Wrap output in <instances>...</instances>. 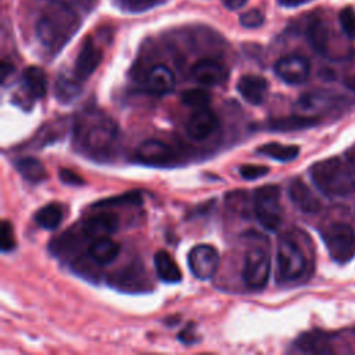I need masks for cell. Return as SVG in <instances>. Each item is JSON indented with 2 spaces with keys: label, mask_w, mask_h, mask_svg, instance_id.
Returning a JSON list of instances; mask_svg holds the SVG:
<instances>
[{
  "label": "cell",
  "mask_w": 355,
  "mask_h": 355,
  "mask_svg": "<svg viewBox=\"0 0 355 355\" xmlns=\"http://www.w3.org/2000/svg\"><path fill=\"white\" fill-rule=\"evenodd\" d=\"M116 136V122L103 110L85 108L73 121V143L89 155H100L108 151Z\"/></svg>",
  "instance_id": "1"
},
{
  "label": "cell",
  "mask_w": 355,
  "mask_h": 355,
  "mask_svg": "<svg viewBox=\"0 0 355 355\" xmlns=\"http://www.w3.org/2000/svg\"><path fill=\"white\" fill-rule=\"evenodd\" d=\"M79 17L72 7L49 0V6L36 22L35 36L47 51L58 53L79 29Z\"/></svg>",
  "instance_id": "2"
},
{
  "label": "cell",
  "mask_w": 355,
  "mask_h": 355,
  "mask_svg": "<svg viewBox=\"0 0 355 355\" xmlns=\"http://www.w3.org/2000/svg\"><path fill=\"white\" fill-rule=\"evenodd\" d=\"M309 175L316 189L329 197L355 193V162L348 155L319 161L311 166Z\"/></svg>",
  "instance_id": "3"
},
{
  "label": "cell",
  "mask_w": 355,
  "mask_h": 355,
  "mask_svg": "<svg viewBox=\"0 0 355 355\" xmlns=\"http://www.w3.org/2000/svg\"><path fill=\"white\" fill-rule=\"evenodd\" d=\"M254 214L259 225L268 232H276L283 219L280 205V189L276 184L261 186L254 193Z\"/></svg>",
  "instance_id": "4"
},
{
  "label": "cell",
  "mask_w": 355,
  "mask_h": 355,
  "mask_svg": "<svg viewBox=\"0 0 355 355\" xmlns=\"http://www.w3.org/2000/svg\"><path fill=\"white\" fill-rule=\"evenodd\" d=\"M276 259L279 276L286 282H295L308 270V258L302 247L290 236L279 240Z\"/></svg>",
  "instance_id": "5"
},
{
  "label": "cell",
  "mask_w": 355,
  "mask_h": 355,
  "mask_svg": "<svg viewBox=\"0 0 355 355\" xmlns=\"http://www.w3.org/2000/svg\"><path fill=\"white\" fill-rule=\"evenodd\" d=\"M322 239L331 259L337 263H347L355 255V232L351 225L334 222L322 230Z\"/></svg>",
  "instance_id": "6"
},
{
  "label": "cell",
  "mask_w": 355,
  "mask_h": 355,
  "mask_svg": "<svg viewBox=\"0 0 355 355\" xmlns=\"http://www.w3.org/2000/svg\"><path fill=\"white\" fill-rule=\"evenodd\" d=\"M270 275V257L262 247H252L245 252L241 277L250 288H263Z\"/></svg>",
  "instance_id": "7"
},
{
  "label": "cell",
  "mask_w": 355,
  "mask_h": 355,
  "mask_svg": "<svg viewBox=\"0 0 355 355\" xmlns=\"http://www.w3.org/2000/svg\"><path fill=\"white\" fill-rule=\"evenodd\" d=\"M187 263L191 273L200 280L211 279L219 265V252L214 245H194L187 255Z\"/></svg>",
  "instance_id": "8"
},
{
  "label": "cell",
  "mask_w": 355,
  "mask_h": 355,
  "mask_svg": "<svg viewBox=\"0 0 355 355\" xmlns=\"http://www.w3.org/2000/svg\"><path fill=\"white\" fill-rule=\"evenodd\" d=\"M136 159L147 166H168L175 162L176 154L165 141L147 139L137 146Z\"/></svg>",
  "instance_id": "9"
},
{
  "label": "cell",
  "mask_w": 355,
  "mask_h": 355,
  "mask_svg": "<svg viewBox=\"0 0 355 355\" xmlns=\"http://www.w3.org/2000/svg\"><path fill=\"white\" fill-rule=\"evenodd\" d=\"M311 72V64L306 57L290 54L279 58L275 64V73L288 85L304 83Z\"/></svg>",
  "instance_id": "10"
},
{
  "label": "cell",
  "mask_w": 355,
  "mask_h": 355,
  "mask_svg": "<svg viewBox=\"0 0 355 355\" xmlns=\"http://www.w3.org/2000/svg\"><path fill=\"white\" fill-rule=\"evenodd\" d=\"M103 58L101 49L94 43L93 37H86L82 43V47L78 53L75 67H73V76L80 83L85 82L90 75L97 69Z\"/></svg>",
  "instance_id": "11"
},
{
  "label": "cell",
  "mask_w": 355,
  "mask_h": 355,
  "mask_svg": "<svg viewBox=\"0 0 355 355\" xmlns=\"http://www.w3.org/2000/svg\"><path fill=\"white\" fill-rule=\"evenodd\" d=\"M219 126V119L208 107L197 108L189 116L186 123L187 135L194 140H204L209 137Z\"/></svg>",
  "instance_id": "12"
},
{
  "label": "cell",
  "mask_w": 355,
  "mask_h": 355,
  "mask_svg": "<svg viewBox=\"0 0 355 355\" xmlns=\"http://www.w3.org/2000/svg\"><path fill=\"white\" fill-rule=\"evenodd\" d=\"M227 68L222 62L211 58H202L191 68V78L197 83L208 87L222 85L227 79Z\"/></svg>",
  "instance_id": "13"
},
{
  "label": "cell",
  "mask_w": 355,
  "mask_h": 355,
  "mask_svg": "<svg viewBox=\"0 0 355 355\" xmlns=\"http://www.w3.org/2000/svg\"><path fill=\"white\" fill-rule=\"evenodd\" d=\"M119 226V218L116 214L104 211L96 214L82 223L80 233L86 240H94L98 237L111 236Z\"/></svg>",
  "instance_id": "14"
},
{
  "label": "cell",
  "mask_w": 355,
  "mask_h": 355,
  "mask_svg": "<svg viewBox=\"0 0 355 355\" xmlns=\"http://www.w3.org/2000/svg\"><path fill=\"white\" fill-rule=\"evenodd\" d=\"M237 92L240 96L250 104L252 105H259L263 103L266 94H268V87L269 83L265 78L259 75H243L237 80Z\"/></svg>",
  "instance_id": "15"
},
{
  "label": "cell",
  "mask_w": 355,
  "mask_h": 355,
  "mask_svg": "<svg viewBox=\"0 0 355 355\" xmlns=\"http://www.w3.org/2000/svg\"><path fill=\"white\" fill-rule=\"evenodd\" d=\"M288 197L291 202L304 214H316L322 208L319 198L301 179H294L290 183Z\"/></svg>",
  "instance_id": "16"
},
{
  "label": "cell",
  "mask_w": 355,
  "mask_h": 355,
  "mask_svg": "<svg viewBox=\"0 0 355 355\" xmlns=\"http://www.w3.org/2000/svg\"><path fill=\"white\" fill-rule=\"evenodd\" d=\"M175 83V73L164 64L154 65L146 75V89L157 96L171 93Z\"/></svg>",
  "instance_id": "17"
},
{
  "label": "cell",
  "mask_w": 355,
  "mask_h": 355,
  "mask_svg": "<svg viewBox=\"0 0 355 355\" xmlns=\"http://www.w3.org/2000/svg\"><path fill=\"white\" fill-rule=\"evenodd\" d=\"M89 257L97 265H108L116 259L121 251V245L110 236L98 237L89 244Z\"/></svg>",
  "instance_id": "18"
},
{
  "label": "cell",
  "mask_w": 355,
  "mask_h": 355,
  "mask_svg": "<svg viewBox=\"0 0 355 355\" xmlns=\"http://www.w3.org/2000/svg\"><path fill=\"white\" fill-rule=\"evenodd\" d=\"M320 118L313 116V115H288V116H282L269 121L268 129L275 130V132H297V130H305L309 128H313L319 123Z\"/></svg>",
  "instance_id": "19"
},
{
  "label": "cell",
  "mask_w": 355,
  "mask_h": 355,
  "mask_svg": "<svg viewBox=\"0 0 355 355\" xmlns=\"http://www.w3.org/2000/svg\"><path fill=\"white\" fill-rule=\"evenodd\" d=\"M22 85L25 94L35 101L40 98L47 92V76L46 72L36 65L26 67L22 72Z\"/></svg>",
  "instance_id": "20"
},
{
  "label": "cell",
  "mask_w": 355,
  "mask_h": 355,
  "mask_svg": "<svg viewBox=\"0 0 355 355\" xmlns=\"http://www.w3.org/2000/svg\"><path fill=\"white\" fill-rule=\"evenodd\" d=\"M154 266L158 277L165 283H178L182 280V272L172 258V255L165 250H158L154 255Z\"/></svg>",
  "instance_id": "21"
},
{
  "label": "cell",
  "mask_w": 355,
  "mask_h": 355,
  "mask_svg": "<svg viewBox=\"0 0 355 355\" xmlns=\"http://www.w3.org/2000/svg\"><path fill=\"white\" fill-rule=\"evenodd\" d=\"M295 347L302 352L309 354H330L333 352L327 334L322 331H308L298 337L295 341Z\"/></svg>",
  "instance_id": "22"
},
{
  "label": "cell",
  "mask_w": 355,
  "mask_h": 355,
  "mask_svg": "<svg viewBox=\"0 0 355 355\" xmlns=\"http://www.w3.org/2000/svg\"><path fill=\"white\" fill-rule=\"evenodd\" d=\"M18 173L31 183H40L47 178L44 165L33 157H24L14 162Z\"/></svg>",
  "instance_id": "23"
},
{
  "label": "cell",
  "mask_w": 355,
  "mask_h": 355,
  "mask_svg": "<svg viewBox=\"0 0 355 355\" xmlns=\"http://www.w3.org/2000/svg\"><path fill=\"white\" fill-rule=\"evenodd\" d=\"M306 37L312 49L319 54H326L329 47V28L322 19H312L306 28Z\"/></svg>",
  "instance_id": "24"
},
{
  "label": "cell",
  "mask_w": 355,
  "mask_h": 355,
  "mask_svg": "<svg viewBox=\"0 0 355 355\" xmlns=\"http://www.w3.org/2000/svg\"><path fill=\"white\" fill-rule=\"evenodd\" d=\"M257 153L261 155L269 157L272 159L280 161V162H288L298 157L300 147L293 146V144H282V143L270 141V143H265L261 147H258Z\"/></svg>",
  "instance_id": "25"
},
{
  "label": "cell",
  "mask_w": 355,
  "mask_h": 355,
  "mask_svg": "<svg viewBox=\"0 0 355 355\" xmlns=\"http://www.w3.org/2000/svg\"><path fill=\"white\" fill-rule=\"evenodd\" d=\"M62 218H64V208L58 202L46 204L44 207L39 208L37 212L35 214L36 223L46 230L57 229L62 222Z\"/></svg>",
  "instance_id": "26"
},
{
  "label": "cell",
  "mask_w": 355,
  "mask_h": 355,
  "mask_svg": "<svg viewBox=\"0 0 355 355\" xmlns=\"http://www.w3.org/2000/svg\"><path fill=\"white\" fill-rule=\"evenodd\" d=\"M143 202V196L139 190L126 191L118 196H112L104 200L94 202L93 208H110V207H121V205H139Z\"/></svg>",
  "instance_id": "27"
},
{
  "label": "cell",
  "mask_w": 355,
  "mask_h": 355,
  "mask_svg": "<svg viewBox=\"0 0 355 355\" xmlns=\"http://www.w3.org/2000/svg\"><path fill=\"white\" fill-rule=\"evenodd\" d=\"M80 82L73 75L71 78L60 76L55 83V96L61 103H71L80 93Z\"/></svg>",
  "instance_id": "28"
},
{
  "label": "cell",
  "mask_w": 355,
  "mask_h": 355,
  "mask_svg": "<svg viewBox=\"0 0 355 355\" xmlns=\"http://www.w3.org/2000/svg\"><path fill=\"white\" fill-rule=\"evenodd\" d=\"M227 208L241 218L250 216V200L244 191H233L226 196Z\"/></svg>",
  "instance_id": "29"
},
{
  "label": "cell",
  "mask_w": 355,
  "mask_h": 355,
  "mask_svg": "<svg viewBox=\"0 0 355 355\" xmlns=\"http://www.w3.org/2000/svg\"><path fill=\"white\" fill-rule=\"evenodd\" d=\"M182 103L194 110L208 107L211 103V94L205 89H190L182 93Z\"/></svg>",
  "instance_id": "30"
},
{
  "label": "cell",
  "mask_w": 355,
  "mask_h": 355,
  "mask_svg": "<svg viewBox=\"0 0 355 355\" xmlns=\"http://www.w3.org/2000/svg\"><path fill=\"white\" fill-rule=\"evenodd\" d=\"M114 4L126 12H143L157 7L166 0H112Z\"/></svg>",
  "instance_id": "31"
},
{
  "label": "cell",
  "mask_w": 355,
  "mask_h": 355,
  "mask_svg": "<svg viewBox=\"0 0 355 355\" xmlns=\"http://www.w3.org/2000/svg\"><path fill=\"white\" fill-rule=\"evenodd\" d=\"M341 31L348 39H355V10L352 7H344L338 14Z\"/></svg>",
  "instance_id": "32"
},
{
  "label": "cell",
  "mask_w": 355,
  "mask_h": 355,
  "mask_svg": "<svg viewBox=\"0 0 355 355\" xmlns=\"http://www.w3.org/2000/svg\"><path fill=\"white\" fill-rule=\"evenodd\" d=\"M1 252H10L17 247V240L14 236L12 225L8 220H3L1 223Z\"/></svg>",
  "instance_id": "33"
},
{
  "label": "cell",
  "mask_w": 355,
  "mask_h": 355,
  "mask_svg": "<svg viewBox=\"0 0 355 355\" xmlns=\"http://www.w3.org/2000/svg\"><path fill=\"white\" fill-rule=\"evenodd\" d=\"M240 176L245 180H255L266 173H269V168L265 165H254V164H245L239 168Z\"/></svg>",
  "instance_id": "34"
},
{
  "label": "cell",
  "mask_w": 355,
  "mask_h": 355,
  "mask_svg": "<svg viewBox=\"0 0 355 355\" xmlns=\"http://www.w3.org/2000/svg\"><path fill=\"white\" fill-rule=\"evenodd\" d=\"M263 21H265L263 14L257 8H251L240 15V24L244 28H250V29L261 26L263 24Z\"/></svg>",
  "instance_id": "35"
},
{
  "label": "cell",
  "mask_w": 355,
  "mask_h": 355,
  "mask_svg": "<svg viewBox=\"0 0 355 355\" xmlns=\"http://www.w3.org/2000/svg\"><path fill=\"white\" fill-rule=\"evenodd\" d=\"M58 176H60V180L62 183L68 184V186H82V184H85V180L82 179V176H79L76 172H73L71 169H67V168L60 169Z\"/></svg>",
  "instance_id": "36"
},
{
  "label": "cell",
  "mask_w": 355,
  "mask_h": 355,
  "mask_svg": "<svg viewBox=\"0 0 355 355\" xmlns=\"http://www.w3.org/2000/svg\"><path fill=\"white\" fill-rule=\"evenodd\" d=\"M179 340L184 344H193L194 341H197V337H196V330H194V324L190 323L187 324L179 334Z\"/></svg>",
  "instance_id": "37"
},
{
  "label": "cell",
  "mask_w": 355,
  "mask_h": 355,
  "mask_svg": "<svg viewBox=\"0 0 355 355\" xmlns=\"http://www.w3.org/2000/svg\"><path fill=\"white\" fill-rule=\"evenodd\" d=\"M57 1H61V3H64V4H67V6H69V7H72L73 10L76 8V7H80V8H83V10H90L93 6H94V1L96 0H57Z\"/></svg>",
  "instance_id": "38"
},
{
  "label": "cell",
  "mask_w": 355,
  "mask_h": 355,
  "mask_svg": "<svg viewBox=\"0 0 355 355\" xmlns=\"http://www.w3.org/2000/svg\"><path fill=\"white\" fill-rule=\"evenodd\" d=\"M222 1L229 10H237L247 3V0H222Z\"/></svg>",
  "instance_id": "39"
},
{
  "label": "cell",
  "mask_w": 355,
  "mask_h": 355,
  "mask_svg": "<svg viewBox=\"0 0 355 355\" xmlns=\"http://www.w3.org/2000/svg\"><path fill=\"white\" fill-rule=\"evenodd\" d=\"M12 71H14L12 64H10L7 61H3V64H1V80L4 82L8 76V73H12Z\"/></svg>",
  "instance_id": "40"
},
{
  "label": "cell",
  "mask_w": 355,
  "mask_h": 355,
  "mask_svg": "<svg viewBox=\"0 0 355 355\" xmlns=\"http://www.w3.org/2000/svg\"><path fill=\"white\" fill-rule=\"evenodd\" d=\"M277 1L284 7H295V6H300V4L305 3L306 0H277Z\"/></svg>",
  "instance_id": "41"
},
{
  "label": "cell",
  "mask_w": 355,
  "mask_h": 355,
  "mask_svg": "<svg viewBox=\"0 0 355 355\" xmlns=\"http://www.w3.org/2000/svg\"><path fill=\"white\" fill-rule=\"evenodd\" d=\"M344 83H345V86H347L349 90H352V92L355 93V73L351 75V76H348V78H345Z\"/></svg>",
  "instance_id": "42"
}]
</instances>
